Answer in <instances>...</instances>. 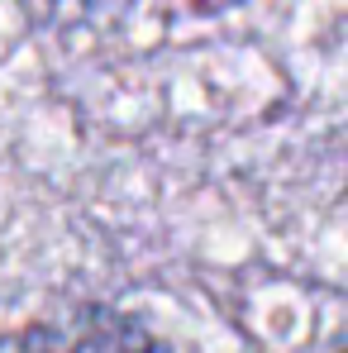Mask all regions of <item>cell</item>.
I'll return each mask as SVG.
<instances>
[{
	"instance_id": "obj_1",
	"label": "cell",
	"mask_w": 348,
	"mask_h": 353,
	"mask_svg": "<svg viewBox=\"0 0 348 353\" xmlns=\"http://www.w3.org/2000/svg\"><path fill=\"white\" fill-rule=\"evenodd\" d=\"M19 353H181L167 339H158L143 320L105 310V305H81L67 310L62 320L34 325L24 334Z\"/></svg>"
},
{
	"instance_id": "obj_2",
	"label": "cell",
	"mask_w": 348,
	"mask_h": 353,
	"mask_svg": "<svg viewBox=\"0 0 348 353\" xmlns=\"http://www.w3.org/2000/svg\"><path fill=\"white\" fill-rule=\"evenodd\" d=\"M329 353H348V339H339V344H334V349H329Z\"/></svg>"
}]
</instances>
